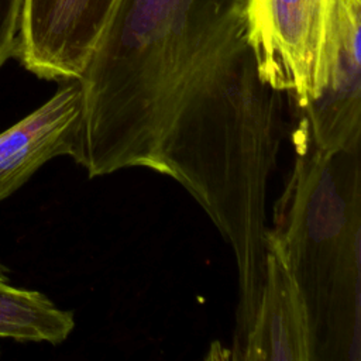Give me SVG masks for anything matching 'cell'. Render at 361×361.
Returning a JSON list of instances; mask_svg holds the SVG:
<instances>
[{
    "mask_svg": "<svg viewBox=\"0 0 361 361\" xmlns=\"http://www.w3.org/2000/svg\"><path fill=\"white\" fill-rule=\"evenodd\" d=\"M0 281H6V279H4V275H3V272H1V268H0Z\"/></svg>",
    "mask_w": 361,
    "mask_h": 361,
    "instance_id": "8fae6325",
    "label": "cell"
},
{
    "mask_svg": "<svg viewBox=\"0 0 361 361\" xmlns=\"http://www.w3.org/2000/svg\"><path fill=\"white\" fill-rule=\"evenodd\" d=\"M234 358L316 360V344L305 296L283 251L268 233L264 276L254 317Z\"/></svg>",
    "mask_w": 361,
    "mask_h": 361,
    "instance_id": "ba28073f",
    "label": "cell"
},
{
    "mask_svg": "<svg viewBox=\"0 0 361 361\" xmlns=\"http://www.w3.org/2000/svg\"><path fill=\"white\" fill-rule=\"evenodd\" d=\"M302 148L268 235L283 251L306 300L316 360H361L360 149Z\"/></svg>",
    "mask_w": 361,
    "mask_h": 361,
    "instance_id": "3957f363",
    "label": "cell"
},
{
    "mask_svg": "<svg viewBox=\"0 0 361 361\" xmlns=\"http://www.w3.org/2000/svg\"><path fill=\"white\" fill-rule=\"evenodd\" d=\"M281 93L262 78L251 41L238 42L193 71L159 148L161 173L188 190L233 251L234 355L262 285L267 195L282 137Z\"/></svg>",
    "mask_w": 361,
    "mask_h": 361,
    "instance_id": "6da1fadb",
    "label": "cell"
},
{
    "mask_svg": "<svg viewBox=\"0 0 361 361\" xmlns=\"http://www.w3.org/2000/svg\"><path fill=\"white\" fill-rule=\"evenodd\" d=\"M251 0H118L83 75V109L97 133L158 140L190 75L250 39Z\"/></svg>",
    "mask_w": 361,
    "mask_h": 361,
    "instance_id": "7a4b0ae2",
    "label": "cell"
},
{
    "mask_svg": "<svg viewBox=\"0 0 361 361\" xmlns=\"http://www.w3.org/2000/svg\"><path fill=\"white\" fill-rule=\"evenodd\" d=\"M361 0H331L316 82L303 109L314 147L355 151L361 144Z\"/></svg>",
    "mask_w": 361,
    "mask_h": 361,
    "instance_id": "277c9868",
    "label": "cell"
},
{
    "mask_svg": "<svg viewBox=\"0 0 361 361\" xmlns=\"http://www.w3.org/2000/svg\"><path fill=\"white\" fill-rule=\"evenodd\" d=\"M25 0H0V66L17 55Z\"/></svg>",
    "mask_w": 361,
    "mask_h": 361,
    "instance_id": "30bf717a",
    "label": "cell"
},
{
    "mask_svg": "<svg viewBox=\"0 0 361 361\" xmlns=\"http://www.w3.org/2000/svg\"><path fill=\"white\" fill-rule=\"evenodd\" d=\"M75 329L73 313L44 293L0 281V338L23 343H63Z\"/></svg>",
    "mask_w": 361,
    "mask_h": 361,
    "instance_id": "9c48e42d",
    "label": "cell"
},
{
    "mask_svg": "<svg viewBox=\"0 0 361 361\" xmlns=\"http://www.w3.org/2000/svg\"><path fill=\"white\" fill-rule=\"evenodd\" d=\"M331 0H251L250 41L262 78L293 96L300 110L316 96Z\"/></svg>",
    "mask_w": 361,
    "mask_h": 361,
    "instance_id": "5b68a950",
    "label": "cell"
},
{
    "mask_svg": "<svg viewBox=\"0 0 361 361\" xmlns=\"http://www.w3.org/2000/svg\"><path fill=\"white\" fill-rule=\"evenodd\" d=\"M82 148V85L79 79L63 80L44 104L0 133V202L56 157L79 164Z\"/></svg>",
    "mask_w": 361,
    "mask_h": 361,
    "instance_id": "52a82bcc",
    "label": "cell"
},
{
    "mask_svg": "<svg viewBox=\"0 0 361 361\" xmlns=\"http://www.w3.org/2000/svg\"><path fill=\"white\" fill-rule=\"evenodd\" d=\"M118 0H25L17 58L47 80L79 79Z\"/></svg>",
    "mask_w": 361,
    "mask_h": 361,
    "instance_id": "8992f818",
    "label": "cell"
}]
</instances>
